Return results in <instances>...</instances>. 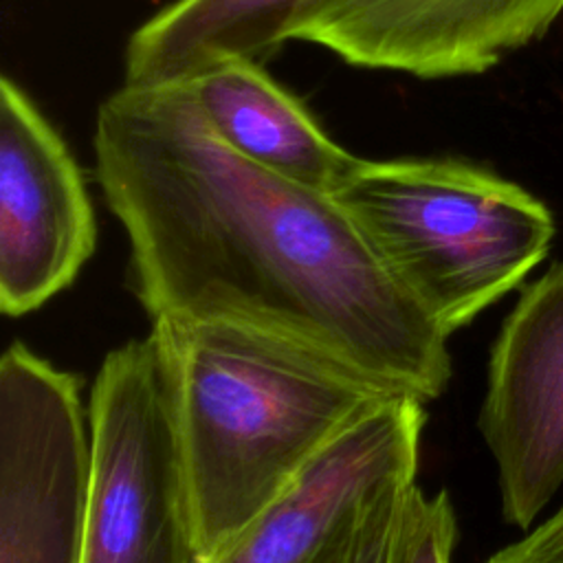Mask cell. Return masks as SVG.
Wrapping results in <instances>:
<instances>
[{"instance_id":"4","label":"cell","mask_w":563,"mask_h":563,"mask_svg":"<svg viewBox=\"0 0 563 563\" xmlns=\"http://www.w3.org/2000/svg\"><path fill=\"white\" fill-rule=\"evenodd\" d=\"M88 418L92 479L81 563H207L152 332L101 361Z\"/></svg>"},{"instance_id":"13","label":"cell","mask_w":563,"mask_h":563,"mask_svg":"<svg viewBox=\"0 0 563 563\" xmlns=\"http://www.w3.org/2000/svg\"><path fill=\"white\" fill-rule=\"evenodd\" d=\"M411 486H398L372 506L339 563H389L400 510Z\"/></svg>"},{"instance_id":"6","label":"cell","mask_w":563,"mask_h":563,"mask_svg":"<svg viewBox=\"0 0 563 563\" xmlns=\"http://www.w3.org/2000/svg\"><path fill=\"white\" fill-rule=\"evenodd\" d=\"M424 402L391 394L336 433L209 563H339L372 506L413 484Z\"/></svg>"},{"instance_id":"9","label":"cell","mask_w":563,"mask_h":563,"mask_svg":"<svg viewBox=\"0 0 563 563\" xmlns=\"http://www.w3.org/2000/svg\"><path fill=\"white\" fill-rule=\"evenodd\" d=\"M561 13L563 0H328L292 40L352 66L446 79L490 70Z\"/></svg>"},{"instance_id":"7","label":"cell","mask_w":563,"mask_h":563,"mask_svg":"<svg viewBox=\"0 0 563 563\" xmlns=\"http://www.w3.org/2000/svg\"><path fill=\"white\" fill-rule=\"evenodd\" d=\"M97 222L68 145L11 79H0V308L22 317L75 282Z\"/></svg>"},{"instance_id":"2","label":"cell","mask_w":563,"mask_h":563,"mask_svg":"<svg viewBox=\"0 0 563 563\" xmlns=\"http://www.w3.org/2000/svg\"><path fill=\"white\" fill-rule=\"evenodd\" d=\"M198 543L209 563L336 433L389 391L290 339L224 321H152Z\"/></svg>"},{"instance_id":"14","label":"cell","mask_w":563,"mask_h":563,"mask_svg":"<svg viewBox=\"0 0 563 563\" xmlns=\"http://www.w3.org/2000/svg\"><path fill=\"white\" fill-rule=\"evenodd\" d=\"M486 563H563V504L550 519L495 552Z\"/></svg>"},{"instance_id":"5","label":"cell","mask_w":563,"mask_h":563,"mask_svg":"<svg viewBox=\"0 0 563 563\" xmlns=\"http://www.w3.org/2000/svg\"><path fill=\"white\" fill-rule=\"evenodd\" d=\"M90 479L79 378L13 341L0 358V563H81Z\"/></svg>"},{"instance_id":"12","label":"cell","mask_w":563,"mask_h":563,"mask_svg":"<svg viewBox=\"0 0 563 563\" xmlns=\"http://www.w3.org/2000/svg\"><path fill=\"white\" fill-rule=\"evenodd\" d=\"M457 519L446 490L427 497L416 484L400 510L389 563H451Z\"/></svg>"},{"instance_id":"10","label":"cell","mask_w":563,"mask_h":563,"mask_svg":"<svg viewBox=\"0 0 563 563\" xmlns=\"http://www.w3.org/2000/svg\"><path fill=\"white\" fill-rule=\"evenodd\" d=\"M183 84L224 145L286 180L330 196L358 161L257 59H222Z\"/></svg>"},{"instance_id":"1","label":"cell","mask_w":563,"mask_h":563,"mask_svg":"<svg viewBox=\"0 0 563 563\" xmlns=\"http://www.w3.org/2000/svg\"><path fill=\"white\" fill-rule=\"evenodd\" d=\"M95 172L152 321L264 330L422 402L451 378L446 334L332 196L246 161L187 86L123 84L95 119Z\"/></svg>"},{"instance_id":"11","label":"cell","mask_w":563,"mask_h":563,"mask_svg":"<svg viewBox=\"0 0 563 563\" xmlns=\"http://www.w3.org/2000/svg\"><path fill=\"white\" fill-rule=\"evenodd\" d=\"M328 0H176L145 20L123 51V84H178L231 59H260L292 40Z\"/></svg>"},{"instance_id":"3","label":"cell","mask_w":563,"mask_h":563,"mask_svg":"<svg viewBox=\"0 0 563 563\" xmlns=\"http://www.w3.org/2000/svg\"><path fill=\"white\" fill-rule=\"evenodd\" d=\"M330 196L446 336L517 288L556 231L537 196L460 158H358Z\"/></svg>"},{"instance_id":"8","label":"cell","mask_w":563,"mask_h":563,"mask_svg":"<svg viewBox=\"0 0 563 563\" xmlns=\"http://www.w3.org/2000/svg\"><path fill=\"white\" fill-rule=\"evenodd\" d=\"M477 424L497 464L504 521L528 530L563 484V260L504 319Z\"/></svg>"}]
</instances>
